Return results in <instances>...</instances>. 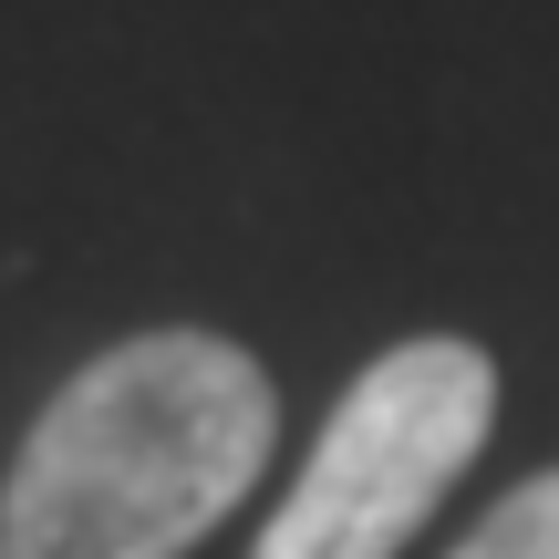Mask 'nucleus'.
Here are the masks:
<instances>
[{
  "label": "nucleus",
  "mask_w": 559,
  "mask_h": 559,
  "mask_svg": "<svg viewBox=\"0 0 559 559\" xmlns=\"http://www.w3.org/2000/svg\"><path fill=\"white\" fill-rule=\"evenodd\" d=\"M270 445L280 394L228 332H135L32 415L0 477V559H187Z\"/></svg>",
  "instance_id": "obj_1"
},
{
  "label": "nucleus",
  "mask_w": 559,
  "mask_h": 559,
  "mask_svg": "<svg viewBox=\"0 0 559 559\" xmlns=\"http://www.w3.org/2000/svg\"><path fill=\"white\" fill-rule=\"evenodd\" d=\"M487 425H498V362L477 342L425 332L373 353L249 559H394L436 519V498L477 466Z\"/></svg>",
  "instance_id": "obj_2"
},
{
  "label": "nucleus",
  "mask_w": 559,
  "mask_h": 559,
  "mask_svg": "<svg viewBox=\"0 0 559 559\" xmlns=\"http://www.w3.org/2000/svg\"><path fill=\"white\" fill-rule=\"evenodd\" d=\"M445 559H559V466H539L528 487H508Z\"/></svg>",
  "instance_id": "obj_3"
}]
</instances>
